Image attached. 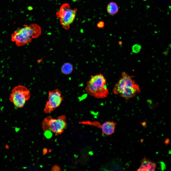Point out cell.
<instances>
[{"instance_id":"obj_12","label":"cell","mask_w":171,"mask_h":171,"mask_svg":"<svg viewBox=\"0 0 171 171\" xmlns=\"http://www.w3.org/2000/svg\"><path fill=\"white\" fill-rule=\"evenodd\" d=\"M141 49V46L138 44H136L133 45L132 47V52L135 53H138L139 52Z\"/></svg>"},{"instance_id":"obj_13","label":"cell","mask_w":171,"mask_h":171,"mask_svg":"<svg viewBox=\"0 0 171 171\" xmlns=\"http://www.w3.org/2000/svg\"><path fill=\"white\" fill-rule=\"evenodd\" d=\"M44 135L47 138L49 139L51 138L52 134L51 131L48 130L45 131L44 133Z\"/></svg>"},{"instance_id":"obj_5","label":"cell","mask_w":171,"mask_h":171,"mask_svg":"<svg viewBox=\"0 0 171 171\" xmlns=\"http://www.w3.org/2000/svg\"><path fill=\"white\" fill-rule=\"evenodd\" d=\"M30 96L29 90L24 86L19 85L12 90L9 100L16 107L20 108L24 106L26 101L29 99Z\"/></svg>"},{"instance_id":"obj_7","label":"cell","mask_w":171,"mask_h":171,"mask_svg":"<svg viewBox=\"0 0 171 171\" xmlns=\"http://www.w3.org/2000/svg\"><path fill=\"white\" fill-rule=\"evenodd\" d=\"M63 97L58 89H56L48 93V100L44 110L45 113H50L59 107L63 100Z\"/></svg>"},{"instance_id":"obj_16","label":"cell","mask_w":171,"mask_h":171,"mask_svg":"<svg viewBox=\"0 0 171 171\" xmlns=\"http://www.w3.org/2000/svg\"><path fill=\"white\" fill-rule=\"evenodd\" d=\"M170 142V140L169 138H167L164 141V142L166 144H168Z\"/></svg>"},{"instance_id":"obj_15","label":"cell","mask_w":171,"mask_h":171,"mask_svg":"<svg viewBox=\"0 0 171 171\" xmlns=\"http://www.w3.org/2000/svg\"><path fill=\"white\" fill-rule=\"evenodd\" d=\"M104 22L102 21L99 22L97 24V27L99 28H102L104 27Z\"/></svg>"},{"instance_id":"obj_3","label":"cell","mask_w":171,"mask_h":171,"mask_svg":"<svg viewBox=\"0 0 171 171\" xmlns=\"http://www.w3.org/2000/svg\"><path fill=\"white\" fill-rule=\"evenodd\" d=\"M106 80L103 74L91 76L87 82L85 90L89 95L97 98H104L109 92L106 85Z\"/></svg>"},{"instance_id":"obj_17","label":"cell","mask_w":171,"mask_h":171,"mask_svg":"<svg viewBox=\"0 0 171 171\" xmlns=\"http://www.w3.org/2000/svg\"><path fill=\"white\" fill-rule=\"evenodd\" d=\"M47 152V150L46 148H44V149L43 151V153L44 154H46Z\"/></svg>"},{"instance_id":"obj_1","label":"cell","mask_w":171,"mask_h":171,"mask_svg":"<svg viewBox=\"0 0 171 171\" xmlns=\"http://www.w3.org/2000/svg\"><path fill=\"white\" fill-rule=\"evenodd\" d=\"M122 77L115 84L113 92L116 95H119L126 100L135 97L140 92L139 86L132 79L133 76H129L126 73H122Z\"/></svg>"},{"instance_id":"obj_4","label":"cell","mask_w":171,"mask_h":171,"mask_svg":"<svg viewBox=\"0 0 171 171\" xmlns=\"http://www.w3.org/2000/svg\"><path fill=\"white\" fill-rule=\"evenodd\" d=\"M77 11L76 8L72 9L69 4L65 3L61 6L56 15L59 19L60 23L63 28L69 30L70 25L73 22Z\"/></svg>"},{"instance_id":"obj_2","label":"cell","mask_w":171,"mask_h":171,"mask_svg":"<svg viewBox=\"0 0 171 171\" xmlns=\"http://www.w3.org/2000/svg\"><path fill=\"white\" fill-rule=\"evenodd\" d=\"M41 33V28L38 24L25 25L13 33L11 35V40L15 42L17 46H23L30 43L32 39L38 38Z\"/></svg>"},{"instance_id":"obj_11","label":"cell","mask_w":171,"mask_h":171,"mask_svg":"<svg viewBox=\"0 0 171 171\" xmlns=\"http://www.w3.org/2000/svg\"><path fill=\"white\" fill-rule=\"evenodd\" d=\"M73 69L72 64L69 62L64 63L61 68V71L63 74L68 75L70 74L72 71Z\"/></svg>"},{"instance_id":"obj_14","label":"cell","mask_w":171,"mask_h":171,"mask_svg":"<svg viewBox=\"0 0 171 171\" xmlns=\"http://www.w3.org/2000/svg\"><path fill=\"white\" fill-rule=\"evenodd\" d=\"M52 171H60V168L57 165H55L53 166L51 169Z\"/></svg>"},{"instance_id":"obj_8","label":"cell","mask_w":171,"mask_h":171,"mask_svg":"<svg viewBox=\"0 0 171 171\" xmlns=\"http://www.w3.org/2000/svg\"><path fill=\"white\" fill-rule=\"evenodd\" d=\"M141 165L137 171H155L157 167L154 162L147 159L145 157L143 158L141 162Z\"/></svg>"},{"instance_id":"obj_10","label":"cell","mask_w":171,"mask_h":171,"mask_svg":"<svg viewBox=\"0 0 171 171\" xmlns=\"http://www.w3.org/2000/svg\"><path fill=\"white\" fill-rule=\"evenodd\" d=\"M108 13L111 15H114L118 12L119 8L117 4L114 2H110L108 5L107 8Z\"/></svg>"},{"instance_id":"obj_9","label":"cell","mask_w":171,"mask_h":171,"mask_svg":"<svg viewBox=\"0 0 171 171\" xmlns=\"http://www.w3.org/2000/svg\"><path fill=\"white\" fill-rule=\"evenodd\" d=\"M116 123L113 121H107L101 125L103 134L106 135H110L114 133Z\"/></svg>"},{"instance_id":"obj_6","label":"cell","mask_w":171,"mask_h":171,"mask_svg":"<svg viewBox=\"0 0 171 171\" xmlns=\"http://www.w3.org/2000/svg\"><path fill=\"white\" fill-rule=\"evenodd\" d=\"M66 116L63 115L57 119L48 116L44 119L43 122V128L44 131L49 129L57 135L61 134L64 131L66 125Z\"/></svg>"}]
</instances>
